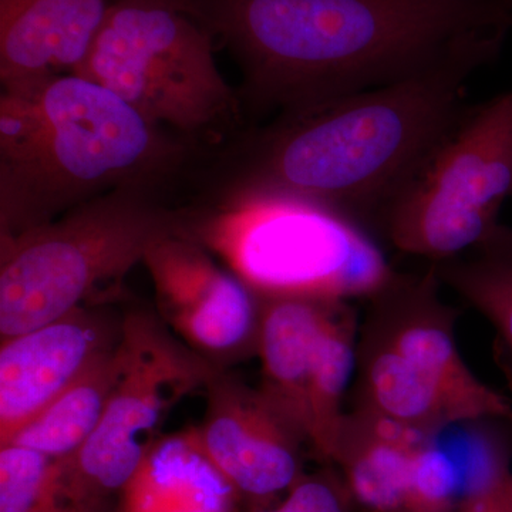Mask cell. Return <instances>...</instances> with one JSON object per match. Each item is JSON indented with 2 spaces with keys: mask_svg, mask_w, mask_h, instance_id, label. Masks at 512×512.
Here are the masks:
<instances>
[{
  "mask_svg": "<svg viewBox=\"0 0 512 512\" xmlns=\"http://www.w3.org/2000/svg\"><path fill=\"white\" fill-rule=\"evenodd\" d=\"M204 390V417L191 430L205 456L254 510L284 497L306 476L305 434L259 387L224 367H218Z\"/></svg>",
  "mask_w": 512,
  "mask_h": 512,
  "instance_id": "cell-11",
  "label": "cell"
},
{
  "mask_svg": "<svg viewBox=\"0 0 512 512\" xmlns=\"http://www.w3.org/2000/svg\"><path fill=\"white\" fill-rule=\"evenodd\" d=\"M207 251L195 239H165L143 264L153 281L158 318L212 365L227 369L256 355L262 301Z\"/></svg>",
  "mask_w": 512,
  "mask_h": 512,
  "instance_id": "cell-10",
  "label": "cell"
},
{
  "mask_svg": "<svg viewBox=\"0 0 512 512\" xmlns=\"http://www.w3.org/2000/svg\"><path fill=\"white\" fill-rule=\"evenodd\" d=\"M204 153L77 74L0 93V238L126 185L190 177Z\"/></svg>",
  "mask_w": 512,
  "mask_h": 512,
  "instance_id": "cell-3",
  "label": "cell"
},
{
  "mask_svg": "<svg viewBox=\"0 0 512 512\" xmlns=\"http://www.w3.org/2000/svg\"><path fill=\"white\" fill-rule=\"evenodd\" d=\"M436 266L397 274L369 301L357 345L356 406L437 436L457 424L512 421L510 397L474 375L458 349Z\"/></svg>",
  "mask_w": 512,
  "mask_h": 512,
  "instance_id": "cell-6",
  "label": "cell"
},
{
  "mask_svg": "<svg viewBox=\"0 0 512 512\" xmlns=\"http://www.w3.org/2000/svg\"><path fill=\"white\" fill-rule=\"evenodd\" d=\"M463 474L456 458L436 443L424 441L410 464L404 512H457Z\"/></svg>",
  "mask_w": 512,
  "mask_h": 512,
  "instance_id": "cell-20",
  "label": "cell"
},
{
  "mask_svg": "<svg viewBox=\"0 0 512 512\" xmlns=\"http://www.w3.org/2000/svg\"><path fill=\"white\" fill-rule=\"evenodd\" d=\"M512 197V87L468 107L393 201L382 231L404 254L440 264L477 247Z\"/></svg>",
  "mask_w": 512,
  "mask_h": 512,
  "instance_id": "cell-8",
  "label": "cell"
},
{
  "mask_svg": "<svg viewBox=\"0 0 512 512\" xmlns=\"http://www.w3.org/2000/svg\"><path fill=\"white\" fill-rule=\"evenodd\" d=\"M113 0H0L2 89L77 72Z\"/></svg>",
  "mask_w": 512,
  "mask_h": 512,
  "instance_id": "cell-13",
  "label": "cell"
},
{
  "mask_svg": "<svg viewBox=\"0 0 512 512\" xmlns=\"http://www.w3.org/2000/svg\"><path fill=\"white\" fill-rule=\"evenodd\" d=\"M123 348V372L99 429L69 458L84 483L109 500L160 439L174 407L205 389L218 369L143 309L124 313Z\"/></svg>",
  "mask_w": 512,
  "mask_h": 512,
  "instance_id": "cell-9",
  "label": "cell"
},
{
  "mask_svg": "<svg viewBox=\"0 0 512 512\" xmlns=\"http://www.w3.org/2000/svg\"><path fill=\"white\" fill-rule=\"evenodd\" d=\"M353 504L339 473H320L303 477L274 507L251 512H353Z\"/></svg>",
  "mask_w": 512,
  "mask_h": 512,
  "instance_id": "cell-21",
  "label": "cell"
},
{
  "mask_svg": "<svg viewBox=\"0 0 512 512\" xmlns=\"http://www.w3.org/2000/svg\"><path fill=\"white\" fill-rule=\"evenodd\" d=\"M507 488H508V494H510V498L512 501V474L510 477H508Z\"/></svg>",
  "mask_w": 512,
  "mask_h": 512,
  "instance_id": "cell-23",
  "label": "cell"
},
{
  "mask_svg": "<svg viewBox=\"0 0 512 512\" xmlns=\"http://www.w3.org/2000/svg\"><path fill=\"white\" fill-rule=\"evenodd\" d=\"M433 265L441 284L490 323L501 365L512 383V228L498 224L466 254Z\"/></svg>",
  "mask_w": 512,
  "mask_h": 512,
  "instance_id": "cell-18",
  "label": "cell"
},
{
  "mask_svg": "<svg viewBox=\"0 0 512 512\" xmlns=\"http://www.w3.org/2000/svg\"><path fill=\"white\" fill-rule=\"evenodd\" d=\"M109 306L79 308L2 340L0 446L119 346L124 315Z\"/></svg>",
  "mask_w": 512,
  "mask_h": 512,
  "instance_id": "cell-12",
  "label": "cell"
},
{
  "mask_svg": "<svg viewBox=\"0 0 512 512\" xmlns=\"http://www.w3.org/2000/svg\"><path fill=\"white\" fill-rule=\"evenodd\" d=\"M512 471L493 480L470 485L458 504L457 512H512L507 481Z\"/></svg>",
  "mask_w": 512,
  "mask_h": 512,
  "instance_id": "cell-22",
  "label": "cell"
},
{
  "mask_svg": "<svg viewBox=\"0 0 512 512\" xmlns=\"http://www.w3.org/2000/svg\"><path fill=\"white\" fill-rule=\"evenodd\" d=\"M261 301V329L256 350L262 370L259 389L308 440L309 393L316 346L323 323L338 301L296 298Z\"/></svg>",
  "mask_w": 512,
  "mask_h": 512,
  "instance_id": "cell-16",
  "label": "cell"
},
{
  "mask_svg": "<svg viewBox=\"0 0 512 512\" xmlns=\"http://www.w3.org/2000/svg\"><path fill=\"white\" fill-rule=\"evenodd\" d=\"M0 512H116L93 491L69 458L30 448L0 447Z\"/></svg>",
  "mask_w": 512,
  "mask_h": 512,
  "instance_id": "cell-19",
  "label": "cell"
},
{
  "mask_svg": "<svg viewBox=\"0 0 512 512\" xmlns=\"http://www.w3.org/2000/svg\"><path fill=\"white\" fill-rule=\"evenodd\" d=\"M194 239L261 299H370L396 272L369 234L303 208L207 210Z\"/></svg>",
  "mask_w": 512,
  "mask_h": 512,
  "instance_id": "cell-7",
  "label": "cell"
},
{
  "mask_svg": "<svg viewBox=\"0 0 512 512\" xmlns=\"http://www.w3.org/2000/svg\"><path fill=\"white\" fill-rule=\"evenodd\" d=\"M231 50L245 114L264 117L500 57L512 0H188Z\"/></svg>",
  "mask_w": 512,
  "mask_h": 512,
  "instance_id": "cell-2",
  "label": "cell"
},
{
  "mask_svg": "<svg viewBox=\"0 0 512 512\" xmlns=\"http://www.w3.org/2000/svg\"><path fill=\"white\" fill-rule=\"evenodd\" d=\"M434 439L363 409L346 413L332 464L353 503L369 512H404L414 453Z\"/></svg>",
  "mask_w": 512,
  "mask_h": 512,
  "instance_id": "cell-15",
  "label": "cell"
},
{
  "mask_svg": "<svg viewBox=\"0 0 512 512\" xmlns=\"http://www.w3.org/2000/svg\"><path fill=\"white\" fill-rule=\"evenodd\" d=\"M214 42L187 0H113L74 74L208 154L247 128L241 96L222 76Z\"/></svg>",
  "mask_w": 512,
  "mask_h": 512,
  "instance_id": "cell-5",
  "label": "cell"
},
{
  "mask_svg": "<svg viewBox=\"0 0 512 512\" xmlns=\"http://www.w3.org/2000/svg\"><path fill=\"white\" fill-rule=\"evenodd\" d=\"M123 367L121 335L119 346L106 359L22 427L5 446L26 447L53 458L76 456L99 429Z\"/></svg>",
  "mask_w": 512,
  "mask_h": 512,
  "instance_id": "cell-17",
  "label": "cell"
},
{
  "mask_svg": "<svg viewBox=\"0 0 512 512\" xmlns=\"http://www.w3.org/2000/svg\"><path fill=\"white\" fill-rule=\"evenodd\" d=\"M498 57L474 53L403 82L276 114L202 158L192 175L212 211L293 207L369 234L470 104Z\"/></svg>",
  "mask_w": 512,
  "mask_h": 512,
  "instance_id": "cell-1",
  "label": "cell"
},
{
  "mask_svg": "<svg viewBox=\"0 0 512 512\" xmlns=\"http://www.w3.org/2000/svg\"><path fill=\"white\" fill-rule=\"evenodd\" d=\"M187 178L107 192L56 220L0 238V340L86 306L120 301L128 272L165 239H194L202 208Z\"/></svg>",
  "mask_w": 512,
  "mask_h": 512,
  "instance_id": "cell-4",
  "label": "cell"
},
{
  "mask_svg": "<svg viewBox=\"0 0 512 512\" xmlns=\"http://www.w3.org/2000/svg\"><path fill=\"white\" fill-rule=\"evenodd\" d=\"M241 501L188 429L156 441L117 497L116 512H238Z\"/></svg>",
  "mask_w": 512,
  "mask_h": 512,
  "instance_id": "cell-14",
  "label": "cell"
}]
</instances>
